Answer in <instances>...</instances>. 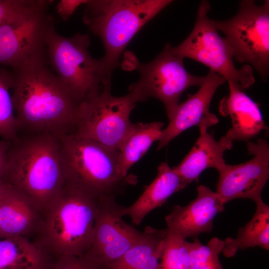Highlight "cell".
I'll use <instances>...</instances> for the list:
<instances>
[{
    "label": "cell",
    "mask_w": 269,
    "mask_h": 269,
    "mask_svg": "<svg viewBox=\"0 0 269 269\" xmlns=\"http://www.w3.org/2000/svg\"><path fill=\"white\" fill-rule=\"evenodd\" d=\"M42 215L33 202L7 183L0 196V229L2 239L26 237L37 231Z\"/></svg>",
    "instance_id": "cell-17"
},
{
    "label": "cell",
    "mask_w": 269,
    "mask_h": 269,
    "mask_svg": "<svg viewBox=\"0 0 269 269\" xmlns=\"http://www.w3.org/2000/svg\"><path fill=\"white\" fill-rule=\"evenodd\" d=\"M232 146L233 141L225 135L216 140L213 134L200 131L190 151L177 166L172 168L187 186L193 181L198 182L200 175L205 169L213 168L219 171L226 164L224 152Z\"/></svg>",
    "instance_id": "cell-18"
},
{
    "label": "cell",
    "mask_w": 269,
    "mask_h": 269,
    "mask_svg": "<svg viewBox=\"0 0 269 269\" xmlns=\"http://www.w3.org/2000/svg\"><path fill=\"white\" fill-rule=\"evenodd\" d=\"M256 205L253 217L239 228L236 237H228L224 240L222 253L226 257H232L238 251L249 248L260 247L269 250V206L263 201Z\"/></svg>",
    "instance_id": "cell-21"
},
{
    "label": "cell",
    "mask_w": 269,
    "mask_h": 269,
    "mask_svg": "<svg viewBox=\"0 0 269 269\" xmlns=\"http://www.w3.org/2000/svg\"><path fill=\"white\" fill-rule=\"evenodd\" d=\"M58 137L65 183L98 196L115 197L136 182L135 176L120 173L119 149L70 134Z\"/></svg>",
    "instance_id": "cell-5"
},
{
    "label": "cell",
    "mask_w": 269,
    "mask_h": 269,
    "mask_svg": "<svg viewBox=\"0 0 269 269\" xmlns=\"http://www.w3.org/2000/svg\"><path fill=\"white\" fill-rule=\"evenodd\" d=\"M87 33L64 37L52 27L45 40L47 62L79 105L111 88L112 74L102 58L95 59L88 48Z\"/></svg>",
    "instance_id": "cell-6"
},
{
    "label": "cell",
    "mask_w": 269,
    "mask_h": 269,
    "mask_svg": "<svg viewBox=\"0 0 269 269\" xmlns=\"http://www.w3.org/2000/svg\"><path fill=\"white\" fill-rule=\"evenodd\" d=\"M88 0H61L56 5L57 14L64 21L67 20L82 4H85Z\"/></svg>",
    "instance_id": "cell-27"
},
{
    "label": "cell",
    "mask_w": 269,
    "mask_h": 269,
    "mask_svg": "<svg viewBox=\"0 0 269 269\" xmlns=\"http://www.w3.org/2000/svg\"><path fill=\"white\" fill-rule=\"evenodd\" d=\"M11 141H0V181L6 182L8 170V151Z\"/></svg>",
    "instance_id": "cell-28"
},
{
    "label": "cell",
    "mask_w": 269,
    "mask_h": 269,
    "mask_svg": "<svg viewBox=\"0 0 269 269\" xmlns=\"http://www.w3.org/2000/svg\"><path fill=\"white\" fill-rule=\"evenodd\" d=\"M171 0H88L83 21L101 39L105 48L102 58L112 75L120 57L137 32Z\"/></svg>",
    "instance_id": "cell-4"
},
{
    "label": "cell",
    "mask_w": 269,
    "mask_h": 269,
    "mask_svg": "<svg viewBox=\"0 0 269 269\" xmlns=\"http://www.w3.org/2000/svg\"><path fill=\"white\" fill-rule=\"evenodd\" d=\"M25 0H0V24L19 9Z\"/></svg>",
    "instance_id": "cell-29"
},
{
    "label": "cell",
    "mask_w": 269,
    "mask_h": 269,
    "mask_svg": "<svg viewBox=\"0 0 269 269\" xmlns=\"http://www.w3.org/2000/svg\"><path fill=\"white\" fill-rule=\"evenodd\" d=\"M224 241L217 237L203 245L198 238L188 242L189 254V269H223L219 255L224 248Z\"/></svg>",
    "instance_id": "cell-24"
},
{
    "label": "cell",
    "mask_w": 269,
    "mask_h": 269,
    "mask_svg": "<svg viewBox=\"0 0 269 269\" xmlns=\"http://www.w3.org/2000/svg\"><path fill=\"white\" fill-rule=\"evenodd\" d=\"M197 191L195 199L185 206H174L165 217L166 228L185 240L212 231L215 216L225 209L217 193L208 187L200 185Z\"/></svg>",
    "instance_id": "cell-15"
},
{
    "label": "cell",
    "mask_w": 269,
    "mask_h": 269,
    "mask_svg": "<svg viewBox=\"0 0 269 269\" xmlns=\"http://www.w3.org/2000/svg\"><path fill=\"white\" fill-rule=\"evenodd\" d=\"M0 269H1V268H0Z\"/></svg>",
    "instance_id": "cell-32"
},
{
    "label": "cell",
    "mask_w": 269,
    "mask_h": 269,
    "mask_svg": "<svg viewBox=\"0 0 269 269\" xmlns=\"http://www.w3.org/2000/svg\"><path fill=\"white\" fill-rule=\"evenodd\" d=\"M7 183L0 181V196L7 185Z\"/></svg>",
    "instance_id": "cell-30"
},
{
    "label": "cell",
    "mask_w": 269,
    "mask_h": 269,
    "mask_svg": "<svg viewBox=\"0 0 269 269\" xmlns=\"http://www.w3.org/2000/svg\"><path fill=\"white\" fill-rule=\"evenodd\" d=\"M6 182L28 197L43 214L65 183L58 136L30 134L12 141Z\"/></svg>",
    "instance_id": "cell-3"
},
{
    "label": "cell",
    "mask_w": 269,
    "mask_h": 269,
    "mask_svg": "<svg viewBox=\"0 0 269 269\" xmlns=\"http://www.w3.org/2000/svg\"><path fill=\"white\" fill-rule=\"evenodd\" d=\"M48 65L44 54L12 68V100L18 130L30 134H71L79 105Z\"/></svg>",
    "instance_id": "cell-1"
},
{
    "label": "cell",
    "mask_w": 269,
    "mask_h": 269,
    "mask_svg": "<svg viewBox=\"0 0 269 269\" xmlns=\"http://www.w3.org/2000/svg\"><path fill=\"white\" fill-rule=\"evenodd\" d=\"M51 269H91L81 258L71 255L61 256L52 262Z\"/></svg>",
    "instance_id": "cell-26"
},
{
    "label": "cell",
    "mask_w": 269,
    "mask_h": 269,
    "mask_svg": "<svg viewBox=\"0 0 269 269\" xmlns=\"http://www.w3.org/2000/svg\"><path fill=\"white\" fill-rule=\"evenodd\" d=\"M167 233V228L146 227L137 242L106 269H161L160 259Z\"/></svg>",
    "instance_id": "cell-20"
},
{
    "label": "cell",
    "mask_w": 269,
    "mask_h": 269,
    "mask_svg": "<svg viewBox=\"0 0 269 269\" xmlns=\"http://www.w3.org/2000/svg\"><path fill=\"white\" fill-rule=\"evenodd\" d=\"M232 48L234 58L253 67L266 81L269 73V0L261 5L254 0L239 3L237 13L226 20H214Z\"/></svg>",
    "instance_id": "cell-10"
},
{
    "label": "cell",
    "mask_w": 269,
    "mask_h": 269,
    "mask_svg": "<svg viewBox=\"0 0 269 269\" xmlns=\"http://www.w3.org/2000/svg\"><path fill=\"white\" fill-rule=\"evenodd\" d=\"M247 142L251 159L236 165L226 164L218 171L216 192L224 205L237 199H249L256 204L263 201L262 192L269 178V145L263 138Z\"/></svg>",
    "instance_id": "cell-13"
},
{
    "label": "cell",
    "mask_w": 269,
    "mask_h": 269,
    "mask_svg": "<svg viewBox=\"0 0 269 269\" xmlns=\"http://www.w3.org/2000/svg\"><path fill=\"white\" fill-rule=\"evenodd\" d=\"M124 207L116 201L114 197H100L92 244L80 258L91 269H106L141 237L142 232L123 220Z\"/></svg>",
    "instance_id": "cell-12"
},
{
    "label": "cell",
    "mask_w": 269,
    "mask_h": 269,
    "mask_svg": "<svg viewBox=\"0 0 269 269\" xmlns=\"http://www.w3.org/2000/svg\"><path fill=\"white\" fill-rule=\"evenodd\" d=\"M166 43L162 51L151 61L142 63L133 55L127 61L139 73V79L129 91L134 92L142 102L148 98L159 100L164 105L168 119L178 105L181 94L192 86H201L206 76H197L185 69L183 58L170 51Z\"/></svg>",
    "instance_id": "cell-11"
},
{
    "label": "cell",
    "mask_w": 269,
    "mask_h": 269,
    "mask_svg": "<svg viewBox=\"0 0 269 269\" xmlns=\"http://www.w3.org/2000/svg\"><path fill=\"white\" fill-rule=\"evenodd\" d=\"M10 72L0 69V135L5 140L13 141L17 138L18 131L10 89L12 87Z\"/></svg>",
    "instance_id": "cell-23"
},
{
    "label": "cell",
    "mask_w": 269,
    "mask_h": 269,
    "mask_svg": "<svg viewBox=\"0 0 269 269\" xmlns=\"http://www.w3.org/2000/svg\"><path fill=\"white\" fill-rule=\"evenodd\" d=\"M229 94L223 97L219 105L221 115L229 116L232 127L225 136L234 140L248 142L267 130L259 104L244 91L228 82Z\"/></svg>",
    "instance_id": "cell-16"
},
{
    "label": "cell",
    "mask_w": 269,
    "mask_h": 269,
    "mask_svg": "<svg viewBox=\"0 0 269 269\" xmlns=\"http://www.w3.org/2000/svg\"><path fill=\"white\" fill-rule=\"evenodd\" d=\"M167 230L160 259L161 269H189L188 242L178 234Z\"/></svg>",
    "instance_id": "cell-25"
},
{
    "label": "cell",
    "mask_w": 269,
    "mask_h": 269,
    "mask_svg": "<svg viewBox=\"0 0 269 269\" xmlns=\"http://www.w3.org/2000/svg\"><path fill=\"white\" fill-rule=\"evenodd\" d=\"M186 186L180 176L166 162H162L157 168L156 177L142 194L132 205L124 206V216H130L133 223L139 226L149 213Z\"/></svg>",
    "instance_id": "cell-19"
},
{
    "label": "cell",
    "mask_w": 269,
    "mask_h": 269,
    "mask_svg": "<svg viewBox=\"0 0 269 269\" xmlns=\"http://www.w3.org/2000/svg\"><path fill=\"white\" fill-rule=\"evenodd\" d=\"M163 125L161 122L133 124L119 148V170L123 176H127L130 168L142 157L153 142L159 140Z\"/></svg>",
    "instance_id": "cell-22"
},
{
    "label": "cell",
    "mask_w": 269,
    "mask_h": 269,
    "mask_svg": "<svg viewBox=\"0 0 269 269\" xmlns=\"http://www.w3.org/2000/svg\"><path fill=\"white\" fill-rule=\"evenodd\" d=\"M111 88L79 104L75 128L70 134L119 150L134 124L130 119L131 112L141 100L131 91L123 96H114Z\"/></svg>",
    "instance_id": "cell-9"
},
{
    "label": "cell",
    "mask_w": 269,
    "mask_h": 269,
    "mask_svg": "<svg viewBox=\"0 0 269 269\" xmlns=\"http://www.w3.org/2000/svg\"><path fill=\"white\" fill-rule=\"evenodd\" d=\"M1 238L2 239V236L1 230H0V239H1Z\"/></svg>",
    "instance_id": "cell-31"
},
{
    "label": "cell",
    "mask_w": 269,
    "mask_h": 269,
    "mask_svg": "<svg viewBox=\"0 0 269 269\" xmlns=\"http://www.w3.org/2000/svg\"><path fill=\"white\" fill-rule=\"evenodd\" d=\"M101 197L65 183L42 214L35 243L57 258L82 257L92 244Z\"/></svg>",
    "instance_id": "cell-2"
},
{
    "label": "cell",
    "mask_w": 269,
    "mask_h": 269,
    "mask_svg": "<svg viewBox=\"0 0 269 269\" xmlns=\"http://www.w3.org/2000/svg\"><path fill=\"white\" fill-rule=\"evenodd\" d=\"M206 76L205 81L198 91L193 95L188 94V98L177 106L169 119L167 127L163 130L157 150L191 127H198L199 132L207 131L219 122L217 116L210 113V105L216 91L226 80L212 70Z\"/></svg>",
    "instance_id": "cell-14"
},
{
    "label": "cell",
    "mask_w": 269,
    "mask_h": 269,
    "mask_svg": "<svg viewBox=\"0 0 269 269\" xmlns=\"http://www.w3.org/2000/svg\"><path fill=\"white\" fill-rule=\"evenodd\" d=\"M210 10L209 2L202 0L191 32L178 46H171L170 51L183 59L188 58L202 63L243 91L255 81L253 67L247 64L240 69L235 67L234 51L218 33L214 20L208 17Z\"/></svg>",
    "instance_id": "cell-7"
},
{
    "label": "cell",
    "mask_w": 269,
    "mask_h": 269,
    "mask_svg": "<svg viewBox=\"0 0 269 269\" xmlns=\"http://www.w3.org/2000/svg\"><path fill=\"white\" fill-rule=\"evenodd\" d=\"M54 0H25L22 5L0 24V64L14 68L45 54V40L55 26L49 13Z\"/></svg>",
    "instance_id": "cell-8"
}]
</instances>
